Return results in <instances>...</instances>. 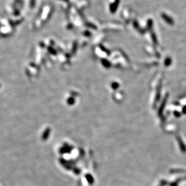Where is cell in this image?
Instances as JSON below:
<instances>
[{"label": "cell", "mask_w": 186, "mask_h": 186, "mask_svg": "<svg viewBox=\"0 0 186 186\" xmlns=\"http://www.w3.org/2000/svg\"><path fill=\"white\" fill-rule=\"evenodd\" d=\"M161 16H162L163 19V20L169 24H173V20H172V19L170 17H169V16L165 14V13H163V14L161 15Z\"/></svg>", "instance_id": "obj_1"}, {"label": "cell", "mask_w": 186, "mask_h": 186, "mask_svg": "<svg viewBox=\"0 0 186 186\" xmlns=\"http://www.w3.org/2000/svg\"><path fill=\"white\" fill-rule=\"evenodd\" d=\"M152 25V20H148V28H151Z\"/></svg>", "instance_id": "obj_2"}]
</instances>
